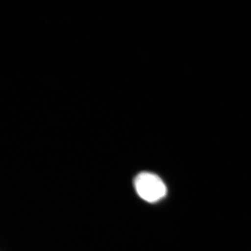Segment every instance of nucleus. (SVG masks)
<instances>
[{"mask_svg":"<svg viewBox=\"0 0 251 251\" xmlns=\"http://www.w3.org/2000/svg\"><path fill=\"white\" fill-rule=\"evenodd\" d=\"M135 191L143 201L154 203L166 197L167 187L163 180L153 173L143 172L134 180Z\"/></svg>","mask_w":251,"mask_h":251,"instance_id":"nucleus-1","label":"nucleus"}]
</instances>
